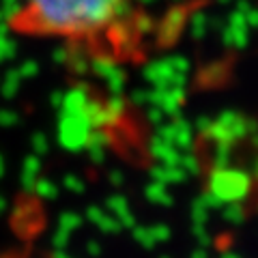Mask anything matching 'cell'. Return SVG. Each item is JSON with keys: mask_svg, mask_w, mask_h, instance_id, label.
<instances>
[{"mask_svg": "<svg viewBox=\"0 0 258 258\" xmlns=\"http://www.w3.org/2000/svg\"><path fill=\"white\" fill-rule=\"evenodd\" d=\"M207 220H209V209L205 205V200L198 196L191 203V224H207Z\"/></svg>", "mask_w": 258, "mask_h": 258, "instance_id": "7c38bea8", "label": "cell"}, {"mask_svg": "<svg viewBox=\"0 0 258 258\" xmlns=\"http://www.w3.org/2000/svg\"><path fill=\"white\" fill-rule=\"evenodd\" d=\"M123 181H125V176H123V172H120V170H112V172H110V183H112V185L120 187V185H123Z\"/></svg>", "mask_w": 258, "mask_h": 258, "instance_id": "484cf974", "label": "cell"}, {"mask_svg": "<svg viewBox=\"0 0 258 258\" xmlns=\"http://www.w3.org/2000/svg\"><path fill=\"white\" fill-rule=\"evenodd\" d=\"M191 258H207V249L205 247H198L191 252Z\"/></svg>", "mask_w": 258, "mask_h": 258, "instance_id": "83f0119b", "label": "cell"}, {"mask_svg": "<svg viewBox=\"0 0 258 258\" xmlns=\"http://www.w3.org/2000/svg\"><path fill=\"white\" fill-rule=\"evenodd\" d=\"M151 235H153V239H155V243H166L168 239H170V228H168L166 224H155V226H151Z\"/></svg>", "mask_w": 258, "mask_h": 258, "instance_id": "e0dca14e", "label": "cell"}, {"mask_svg": "<svg viewBox=\"0 0 258 258\" xmlns=\"http://www.w3.org/2000/svg\"><path fill=\"white\" fill-rule=\"evenodd\" d=\"M209 191H213L222 203H243L252 191V176L241 168H213L209 174Z\"/></svg>", "mask_w": 258, "mask_h": 258, "instance_id": "7a4b0ae2", "label": "cell"}, {"mask_svg": "<svg viewBox=\"0 0 258 258\" xmlns=\"http://www.w3.org/2000/svg\"><path fill=\"white\" fill-rule=\"evenodd\" d=\"M191 232H194V237H196L200 247L213 245V237L207 232V224H191Z\"/></svg>", "mask_w": 258, "mask_h": 258, "instance_id": "5bb4252c", "label": "cell"}, {"mask_svg": "<svg viewBox=\"0 0 258 258\" xmlns=\"http://www.w3.org/2000/svg\"><path fill=\"white\" fill-rule=\"evenodd\" d=\"M207 140L215 142H222V144H235L239 140L247 138V127H245V116H241L239 112L235 110H226L222 112L215 120H211L207 134H205Z\"/></svg>", "mask_w": 258, "mask_h": 258, "instance_id": "3957f363", "label": "cell"}, {"mask_svg": "<svg viewBox=\"0 0 258 258\" xmlns=\"http://www.w3.org/2000/svg\"><path fill=\"white\" fill-rule=\"evenodd\" d=\"M91 149V159L95 164H103V159H106V149H99V147H88Z\"/></svg>", "mask_w": 258, "mask_h": 258, "instance_id": "d4e9b609", "label": "cell"}, {"mask_svg": "<svg viewBox=\"0 0 258 258\" xmlns=\"http://www.w3.org/2000/svg\"><path fill=\"white\" fill-rule=\"evenodd\" d=\"M108 207H110V211H114L116 215H120V213L129 211V200L125 196H120V194H116V196L108 198Z\"/></svg>", "mask_w": 258, "mask_h": 258, "instance_id": "2e32d148", "label": "cell"}, {"mask_svg": "<svg viewBox=\"0 0 258 258\" xmlns=\"http://www.w3.org/2000/svg\"><path fill=\"white\" fill-rule=\"evenodd\" d=\"M220 258H243L241 254H237V252H224Z\"/></svg>", "mask_w": 258, "mask_h": 258, "instance_id": "f1b7e54d", "label": "cell"}, {"mask_svg": "<svg viewBox=\"0 0 258 258\" xmlns=\"http://www.w3.org/2000/svg\"><path fill=\"white\" fill-rule=\"evenodd\" d=\"M97 224H99V228L106 230V232H120V230H123L120 222L118 220H112V217H108V215H101L99 220H97Z\"/></svg>", "mask_w": 258, "mask_h": 258, "instance_id": "d6986e66", "label": "cell"}, {"mask_svg": "<svg viewBox=\"0 0 258 258\" xmlns=\"http://www.w3.org/2000/svg\"><path fill=\"white\" fill-rule=\"evenodd\" d=\"M91 120L84 114V110L80 112H67V116L62 120V144L67 149H82L86 147L88 134H91Z\"/></svg>", "mask_w": 258, "mask_h": 258, "instance_id": "277c9868", "label": "cell"}, {"mask_svg": "<svg viewBox=\"0 0 258 258\" xmlns=\"http://www.w3.org/2000/svg\"><path fill=\"white\" fill-rule=\"evenodd\" d=\"M247 138L252 140V144H254V147H258V132H254L252 136H247Z\"/></svg>", "mask_w": 258, "mask_h": 258, "instance_id": "4dcf8cb0", "label": "cell"}, {"mask_svg": "<svg viewBox=\"0 0 258 258\" xmlns=\"http://www.w3.org/2000/svg\"><path fill=\"white\" fill-rule=\"evenodd\" d=\"M88 249H91V254H99V245H97V243H91V245H88Z\"/></svg>", "mask_w": 258, "mask_h": 258, "instance_id": "f546056e", "label": "cell"}, {"mask_svg": "<svg viewBox=\"0 0 258 258\" xmlns=\"http://www.w3.org/2000/svg\"><path fill=\"white\" fill-rule=\"evenodd\" d=\"M164 112H161V108L159 106H155V103H153V106L147 110V120L151 125H159V123H164Z\"/></svg>", "mask_w": 258, "mask_h": 258, "instance_id": "ffe728a7", "label": "cell"}, {"mask_svg": "<svg viewBox=\"0 0 258 258\" xmlns=\"http://www.w3.org/2000/svg\"><path fill=\"white\" fill-rule=\"evenodd\" d=\"M256 176H258V164H256Z\"/></svg>", "mask_w": 258, "mask_h": 258, "instance_id": "1f68e13d", "label": "cell"}, {"mask_svg": "<svg viewBox=\"0 0 258 258\" xmlns=\"http://www.w3.org/2000/svg\"><path fill=\"white\" fill-rule=\"evenodd\" d=\"M149 174H151V179H153V181H159V183H164V185L183 183V181L189 176L181 166H166V164L153 166L151 170H149Z\"/></svg>", "mask_w": 258, "mask_h": 258, "instance_id": "8992f818", "label": "cell"}, {"mask_svg": "<svg viewBox=\"0 0 258 258\" xmlns=\"http://www.w3.org/2000/svg\"><path fill=\"white\" fill-rule=\"evenodd\" d=\"M230 159H232V147H230V144L215 142V147H213V157H211L213 168L230 166Z\"/></svg>", "mask_w": 258, "mask_h": 258, "instance_id": "9c48e42d", "label": "cell"}, {"mask_svg": "<svg viewBox=\"0 0 258 258\" xmlns=\"http://www.w3.org/2000/svg\"><path fill=\"white\" fill-rule=\"evenodd\" d=\"M106 110L110 112L112 116L120 118V116L125 114V101H123V97H120V95H112L110 99L106 101Z\"/></svg>", "mask_w": 258, "mask_h": 258, "instance_id": "9a60e30c", "label": "cell"}, {"mask_svg": "<svg viewBox=\"0 0 258 258\" xmlns=\"http://www.w3.org/2000/svg\"><path fill=\"white\" fill-rule=\"evenodd\" d=\"M161 258H170V256H161Z\"/></svg>", "mask_w": 258, "mask_h": 258, "instance_id": "d6a6232c", "label": "cell"}, {"mask_svg": "<svg viewBox=\"0 0 258 258\" xmlns=\"http://www.w3.org/2000/svg\"><path fill=\"white\" fill-rule=\"evenodd\" d=\"M211 120L213 118H209V116H200L198 120H196V123H194V129H196V132L198 134H207V129H209V125H211Z\"/></svg>", "mask_w": 258, "mask_h": 258, "instance_id": "603a6c76", "label": "cell"}, {"mask_svg": "<svg viewBox=\"0 0 258 258\" xmlns=\"http://www.w3.org/2000/svg\"><path fill=\"white\" fill-rule=\"evenodd\" d=\"M116 220L120 222V226H123V228H129V230H132L134 226H136V217L132 215V211H125V213L116 215Z\"/></svg>", "mask_w": 258, "mask_h": 258, "instance_id": "7402d4cb", "label": "cell"}, {"mask_svg": "<svg viewBox=\"0 0 258 258\" xmlns=\"http://www.w3.org/2000/svg\"><path fill=\"white\" fill-rule=\"evenodd\" d=\"M222 215H224V220L228 224L239 226V224H243V220H245V209L241 207V203H226Z\"/></svg>", "mask_w": 258, "mask_h": 258, "instance_id": "30bf717a", "label": "cell"}, {"mask_svg": "<svg viewBox=\"0 0 258 258\" xmlns=\"http://www.w3.org/2000/svg\"><path fill=\"white\" fill-rule=\"evenodd\" d=\"M200 198L205 200L207 209H222V207H224V203H222V200L215 196L213 191H205V194H200Z\"/></svg>", "mask_w": 258, "mask_h": 258, "instance_id": "44dd1931", "label": "cell"}, {"mask_svg": "<svg viewBox=\"0 0 258 258\" xmlns=\"http://www.w3.org/2000/svg\"><path fill=\"white\" fill-rule=\"evenodd\" d=\"M138 0H15L7 13V28L18 37L56 39L60 52L80 60L108 58L129 52L153 28Z\"/></svg>", "mask_w": 258, "mask_h": 258, "instance_id": "6da1fadb", "label": "cell"}, {"mask_svg": "<svg viewBox=\"0 0 258 258\" xmlns=\"http://www.w3.org/2000/svg\"><path fill=\"white\" fill-rule=\"evenodd\" d=\"M132 232H134V239L138 241L144 249H153V247H155V239H153L151 230L147 228V226H138V224H136L132 228Z\"/></svg>", "mask_w": 258, "mask_h": 258, "instance_id": "8fae6325", "label": "cell"}, {"mask_svg": "<svg viewBox=\"0 0 258 258\" xmlns=\"http://www.w3.org/2000/svg\"><path fill=\"white\" fill-rule=\"evenodd\" d=\"M168 185L159 183V181H151L147 187H144V196H147L149 203L153 205H159V207H172L174 205V198L168 194Z\"/></svg>", "mask_w": 258, "mask_h": 258, "instance_id": "ba28073f", "label": "cell"}, {"mask_svg": "<svg viewBox=\"0 0 258 258\" xmlns=\"http://www.w3.org/2000/svg\"><path fill=\"white\" fill-rule=\"evenodd\" d=\"M157 138L161 140V142H166V144H174V125L172 123H168V125H164V123H159L157 125Z\"/></svg>", "mask_w": 258, "mask_h": 258, "instance_id": "ac0fdd59", "label": "cell"}, {"mask_svg": "<svg viewBox=\"0 0 258 258\" xmlns=\"http://www.w3.org/2000/svg\"><path fill=\"white\" fill-rule=\"evenodd\" d=\"M179 166H181L187 174H191V176H198V174H200V161H198L196 155H191V153H187V155H183V153H181Z\"/></svg>", "mask_w": 258, "mask_h": 258, "instance_id": "4fadbf2b", "label": "cell"}, {"mask_svg": "<svg viewBox=\"0 0 258 258\" xmlns=\"http://www.w3.org/2000/svg\"><path fill=\"white\" fill-rule=\"evenodd\" d=\"M149 153H151V157L159 159L161 164H166V166H179L183 151H179L174 144H166V142H161L157 136H153L149 142Z\"/></svg>", "mask_w": 258, "mask_h": 258, "instance_id": "5b68a950", "label": "cell"}, {"mask_svg": "<svg viewBox=\"0 0 258 258\" xmlns=\"http://www.w3.org/2000/svg\"><path fill=\"white\" fill-rule=\"evenodd\" d=\"M129 103H134V106H144V103H149V93H132L129 97Z\"/></svg>", "mask_w": 258, "mask_h": 258, "instance_id": "cb8c5ba5", "label": "cell"}, {"mask_svg": "<svg viewBox=\"0 0 258 258\" xmlns=\"http://www.w3.org/2000/svg\"><path fill=\"white\" fill-rule=\"evenodd\" d=\"M174 125V147L179 151H191L194 149V127L189 125L187 118H183L179 114L172 116Z\"/></svg>", "mask_w": 258, "mask_h": 258, "instance_id": "52a82bcc", "label": "cell"}, {"mask_svg": "<svg viewBox=\"0 0 258 258\" xmlns=\"http://www.w3.org/2000/svg\"><path fill=\"white\" fill-rule=\"evenodd\" d=\"M88 215H91V220H93V222H97V220H99V217H101L103 213H101V211H99V209H97V207H93L91 211H88Z\"/></svg>", "mask_w": 258, "mask_h": 258, "instance_id": "4316f807", "label": "cell"}]
</instances>
